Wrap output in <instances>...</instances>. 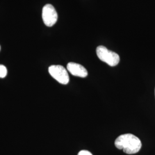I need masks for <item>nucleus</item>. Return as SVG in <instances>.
<instances>
[{"instance_id": "f257e3e1", "label": "nucleus", "mask_w": 155, "mask_h": 155, "mask_svg": "<svg viewBox=\"0 0 155 155\" xmlns=\"http://www.w3.org/2000/svg\"><path fill=\"white\" fill-rule=\"evenodd\" d=\"M114 144L117 148L123 150L124 152L129 155L137 153L142 146L141 140L130 133L120 135L117 138Z\"/></svg>"}, {"instance_id": "f03ea898", "label": "nucleus", "mask_w": 155, "mask_h": 155, "mask_svg": "<svg viewBox=\"0 0 155 155\" xmlns=\"http://www.w3.org/2000/svg\"><path fill=\"white\" fill-rule=\"evenodd\" d=\"M96 52L100 60L110 66H116L120 61V56L117 53L107 49L103 45L98 46L97 48Z\"/></svg>"}, {"instance_id": "7ed1b4c3", "label": "nucleus", "mask_w": 155, "mask_h": 155, "mask_svg": "<svg viewBox=\"0 0 155 155\" xmlns=\"http://www.w3.org/2000/svg\"><path fill=\"white\" fill-rule=\"evenodd\" d=\"M51 76L59 83L67 84L69 82L70 78L66 69L61 65H52L48 68Z\"/></svg>"}, {"instance_id": "20e7f679", "label": "nucleus", "mask_w": 155, "mask_h": 155, "mask_svg": "<svg viewBox=\"0 0 155 155\" xmlns=\"http://www.w3.org/2000/svg\"><path fill=\"white\" fill-rule=\"evenodd\" d=\"M42 18L45 25L47 27H52L58 20V14L55 8L51 5L47 4L42 10Z\"/></svg>"}, {"instance_id": "39448f33", "label": "nucleus", "mask_w": 155, "mask_h": 155, "mask_svg": "<svg viewBox=\"0 0 155 155\" xmlns=\"http://www.w3.org/2000/svg\"><path fill=\"white\" fill-rule=\"evenodd\" d=\"M67 69L72 75L75 77L85 78L88 75L87 70L83 66L76 63H68L67 66Z\"/></svg>"}, {"instance_id": "423d86ee", "label": "nucleus", "mask_w": 155, "mask_h": 155, "mask_svg": "<svg viewBox=\"0 0 155 155\" xmlns=\"http://www.w3.org/2000/svg\"><path fill=\"white\" fill-rule=\"evenodd\" d=\"M7 69L4 65L0 64V78H4L7 75Z\"/></svg>"}, {"instance_id": "0eeeda50", "label": "nucleus", "mask_w": 155, "mask_h": 155, "mask_svg": "<svg viewBox=\"0 0 155 155\" xmlns=\"http://www.w3.org/2000/svg\"><path fill=\"white\" fill-rule=\"evenodd\" d=\"M78 155H93L92 153L89 152L88 150H81Z\"/></svg>"}, {"instance_id": "6e6552de", "label": "nucleus", "mask_w": 155, "mask_h": 155, "mask_svg": "<svg viewBox=\"0 0 155 155\" xmlns=\"http://www.w3.org/2000/svg\"><path fill=\"white\" fill-rule=\"evenodd\" d=\"M0 50H1V47H0Z\"/></svg>"}, {"instance_id": "1a4fd4ad", "label": "nucleus", "mask_w": 155, "mask_h": 155, "mask_svg": "<svg viewBox=\"0 0 155 155\" xmlns=\"http://www.w3.org/2000/svg\"></svg>"}]
</instances>
